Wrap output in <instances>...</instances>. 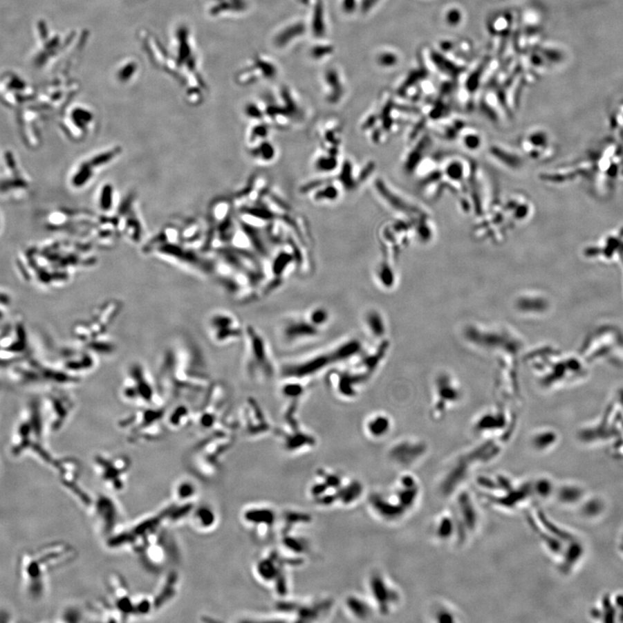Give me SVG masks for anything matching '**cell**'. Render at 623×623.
I'll list each match as a JSON object with an SVG mask.
<instances>
[{"label":"cell","mask_w":623,"mask_h":623,"mask_svg":"<svg viewBox=\"0 0 623 623\" xmlns=\"http://www.w3.org/2000/svg\"><path fill=\"white\" fill-rule=\"evenodd\" d=\"M156 378L167 404L201 399L212 384L201 347L184 335L164 351Z\"/></svg>","instance_id":"cell-1"},{"label":"cell","mask_w":623,"mask_h":623,"mask_svg":"<svg viewBox=\"0 0 623 623\" xmlns=\"http://www.w3.org/2000/svg\"><path fill=\"white\" fill-rule=\"evenodd\" d=\"M74 550L64 543H51L27 550L20 556L18 577L24 593L30 600L44 597L50 574L72 559Z\"/></svg>","instance_id":"cell-2"},{"label":"cell","mask_w":623,"mask_h":623,"mask_svg":"<svg viewBox=\"0 0 623 623\" xmlns=\"http://www.w3.org/2000/svg\"><path fill=\"white\" fill-rule=\"evenodd\" d=\"M119 394L125 404L133 408H161L168 405L156 376L140 362L127 368Z\"/></svg>","instance_id":"cell-3"},{"label":"cell","mask_w":623,"mask_h":623,"mask_svg":"<svg viewBox=\"0 0 623 623\" xmlns=\"http://www.w3.org/2000/svg\"><path fill=\"white\" fill-rule=\"evenodd\" d=\"M119 420L118 426L127 434L131 442H147L160 439L167 428L165 416L167 406L161 408H134Z\"/></svg>","instance_id":"cell-4"},{"label":"cell","mask_w":623,"mask_h":623,"mask_svg":"<svg viewBox=\"0 0 623 623\" xmlns=\"http://www.w3.org/2000/svg\"><path fill=\"white\" fill-rule=\"evenodd\" d=\"M122 308V303L117 299H110L103 303L96 308L91 319L82 322L75 326V337L82 345L87 346L89 344L108 336L106 333L118 317Z\"/></svg>","instance_id":"cell-5"},{"label":"cell","mask_w":623,"mask_h":623,"mask_svg":"<svg viewBox=\"0 0 623 623\" xmlns=\"http://www.w3.org/2000/svg\"><path fill=\"white\" fill-rule=\"evenodd\" d=\"M225 388L223 385L211 384L202 396L201 402L194 409V422L199 430L214 428L225 407Z\"/></svg>","instance_id":"cell-6"},{"label":"cell","mask_w":623,"mask_h":623,"mask_svg":"<svg viewBox=\"0 0 623 623\" xmlns=\"http://www.w3.org/2000/svg\"><path fill=\"white\" fill-rule=\"evenodd\" d=\"M206 331L216 345L223 346L239 338L240 328L235 316L226 311H216L206 322Z\"/></svg>","instance_id":"cell-7"},{"label":"cell","mask_w":623,"mask_h":623,"mask_svg":"<svg viewBox=\"0 0 623 623\" xmlns=\"http://www.w3.org/2000/svg\"><path fill=\"white\" fill-rule=\"evenodd\" d=\"M174 405L170 409H167L165 422L167 428L171 430H180L194 422V408L188 402H173Z\"/></svg>","instance_id":"cell-8"},{"label":"cell","mask_w":623,"mask_h":623,"mask_svg":"<svg viewBox=\"0 0 623 623\" xmlns=\"http://www.w3.org/2000/svg\"><path fill=\"white\" fill-rule=\"evenodd\" d=\"M192 522L196 528L202 530V531H207L210 528H212L216 525V512L207 505H202L194 512Z\"/></svg>","instance_id":"cell-9"},{"label":"cell","mask_w":623,"mask_h":623,"mask_svg":"<svg viewBox=\"0 0 623 623\" xmlns=\"http://www.w3.org/2000/svg\"><path fill=\"white\" fill-rule=\"evenodd\" d=\"M463 501H461V514H463V519L465 523H466V528L469 530H474L476 528L477 523V516L476 512L474 511L473 505L467 504V498H461Z\"/></svg>","instance_id":"cell-10"},{"label":"cell","mask_w":623,"mask_h":623,"mask_svg":"<svg viewBox=\"0 0 623 623\" xmlns=\"http://www.w3.org/2000/svg\"><path fill=\"white\" fill-rule=\"evenodd\" d=\"M196 488L190 481H182L175 488V496L178 500L189 501L195 496Z\"/></svg>","instance_id":"cell-11"},{"label":"cell","mask_w":623,"mask_h":623,"mask_svg":"<svg viewBox=\"0 0 623 623\" xmlns=\"http://www.w3.org/2000/svg\"><path fill=\"white\" fill-rule=\"evenodd\" d=\"M454 528L453 519L447 516H444V517L443 516L437 525L436 534L440 539H445L452 534Z\"/></svg>","instance_id":"cell-12"},{"label":"cell","mask_w":623,"mask_h":623,"mask_svg":"<svg viewBox=\"0 0 623 623\" xmlns=\"http://www.w3.org/2000/svg\"><path fill=\"white\" fill-rule=\"evenodd\" d=\"M0 215H1V214H0ZM1 230H2V218H1V216H0V232H1Z\"/></svg>","instance_id":"cell-13"}]
</instances>
